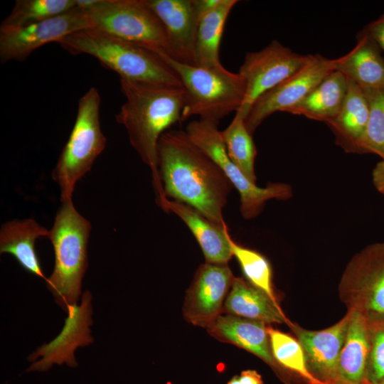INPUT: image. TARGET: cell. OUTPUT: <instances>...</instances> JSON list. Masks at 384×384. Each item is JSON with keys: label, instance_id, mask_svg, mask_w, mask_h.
<instances>
[{"label": "cell", "instance_id": "cell-1", "mask_svg": "<svg viewBox=\"0 0 384 384\" xmlns=\"http://www.w3.org/2000/svg\"><path fill=\"white\" fill-rule=\"evenodd\" d=\"M157 166L166 198L191 206L215 224L225 225L223 210L233 186L185 131L170 129L161 135Z\"/></svg>", "mask_w": 384, "mask_h": 384}, {"label": "cell", "instance_id": "cell-2", "mask_svg": "<svg viewBox=\"0 0 384 384\" xmlns=\"http://www.w3.org/2000/svg\"><path fill=\"white\" fill-rule=\"evenodd\" d=\"M119 79L126 100L115 119L124 127L132 146L151 169L158 202L166 196L158 171L157 145L164 132L181 122L184 89Z\"/></svg>", "mask_w": 384, "mask_h": 384}, {"label": "cell", "instance_id": "cell-3", "mask_svg": "<svg viewBox=\"0 0 384 384\" xmlns=\"http://www.w3.org/2000/svg\"><path fill=\"white\" fill-rule=\"evenodd\" d=\"M56 43L70 54L92 55L119 78L183 87L175 71L156 53L97 28L71 33Z\"/></svg>", "mask_w": 384, "mask_h": 384}, {"label": "cell", "instance_id": "cell-4", "mask_svg": "<svg viewBox=\"0 0 384 384\" xmlns=\"http://www.w3.org/2000/svg\"><path fill=\"white\" fill-rule=\"evenodd\" d=\"M55 264L46 279L47 287L65 310L75 306L82 280L88 267L87 243L90 223L75 208L73 201L61 203L49 230Z\"/></svg>", "mask_w": 384, "mask_h": 384}, {"label": "cell", "instance_id": "cell-5", "mask_svg": "<svg viewBox=\"0 0 384 384\" xmlns=\"http://www.w3.org/2000/svg\"><path fill=\"white\" fill-rule=\"evenodd\" d=\"M178 76L184 89L181 122L193 116L218 125L232 112H237L245 95V82L239 73L224 67L208 68L174 60L159 54Z\"/></svg>", "mask_w": 384, "mask_h": 384}, {"label": "cell", "instance_id": "cell-6", "mask_svg": "<svg viewBox=\"0 0 384 384\" xmlns=\"http://www.w3.org/2000/svg\"><path fill=\"white\" fill-rule=\"evenodd\" d=\"M101 97L91 87L79 100L75 121L52 172L59 186L60 201H72L77 182L89 172L106 146L100 120Z\"/></svg>", "mask_w": 384, "mask_h": 384}, {"label": "cell", "instance_id": "cell-7", "mask_svg": "<svg viewBox=\"0 0 384 384\" xmlns=\"http://www.w3.org/2000/svg\"><path fill=\"white\" fill-rule=\"evenodd\" d=\"M95 27L117 38L166 53L164 26L144 0H82Z\"/></svg>", "mask_w": 384, "mask_h": 384}, {"label": "cell", "instance_id": "cell-8", "mask_svg": "<svg viewBox=\"0 0 384 384\" xmlns=\"http://www.w3.org/2000/svg\"><path fill=\"white\" fill-rule=\"evenodd\" d=\"M188 137L221 169L240 196V213L245 219L257 217L270 199L287 200L292 196L290 185L269 183L260 187L250 180L229 157L218 124L201 119L186 127Z\"/></svg>", "mask_w": 384, "mask_h": 384}, {"label": "cell", "instance_id": "cell-9", "mask_svg": "<svg viewBox=\"0 0 384 384\" xmlns=\"http://www.w3.org/2000/svg\"><path fill=\"white\" fill-rule=\"evenodd\" d=\"M311 55L294 53L276 40L261 50L247 53L239 70L245 82V95L235 115L245 119L262 95L299 71Z\"/></svg>", "mask_w": 384, "mask_h": 384}, {"label": "cell", "instance_id": "cell-10", "mask_svg": "<svg viewBox=\"0 0 384 384\" xmlns=\"http://www.w3.org/2000/svg\"><path fill=\"white\" fill-rule=\"evenodd\" d=\"M95 27L89 14L75 6L53 18L22 26H0V60H25L34 50L77 31Z\"/></svg>", "mask_w": 384, "mask_h": 384}, {"label": "cell", "instance_id": "cell-11", "mask_svg": "<svg viewBox=\"0 0 384 384\" xmlns=\"http://www.w3.org/2000/svg\"><path fill=\"white\" fill-rule=\"evenodd\" d=\"M332 59L320 54L312 55L299 71L262 95L251 107L245 123L252 135L269 116L285 112L301 102L331 71Z\"/></svg>", "mask_w": 384, "mask_h": 384}, {"label": "cell", "instance_id": "cell-12", "mask_svg": "<svg viewBox=\"0 0 384 384\" xmlns=\"http://www.w3.org/2000/svg\"><path fill=\"white\" fill-rule=\"evenodd\" d=\"M345 283L356 294L359 310L371 325L384 323V242L368 245L349 265Z\"/></svg>", "mask_w": 384, "mask_h": 384}, {"label": "cell", "instance_id": "cell-13", "mask_svg": "<svg viewBox=\"0 0 384 384\" xmlns=\"http://www.w3.org/2000/svg\"><path fill=\"white\" fill-rule=\"evenodd\" d=\"M158 16L167 36L166 54L174 60L197 65L196 43L201 12L196 0H144Z\"/></svg>", "mask_w": 384, "mask_h": 384}, {"label": "cell", "instance_id": "cell-14", "mask_svg": "<svg viewBox=\"0 0 384 384\" xmlns=\"http://www.w3.org/2000/svg\"><path fill=\"white\" fill-rule=\"evenodd\" d=\"M235 279L227 264L201 265L186 292L183 313L190 323L208 328L220 315Z\"/></svg>", "mask_w": 384, "mask_h": 384}, {"label": "cell", "instance_id": "cell-15", "mask_svg": "<svg viewBox=\"0 0 384 384\" xmlns=\"http://www.w3.org/2000/svg\"><path fill=\"white\" fill-rule=\"evenodd\" d=\"M158 205L166 213H174L187 225L199 244L206 262L228 264L233 253L226 225L215 224L191 206L166 197Z\"/></svg>", "mask_w": 384, "mask_h": 384}, {"label": "cell", "instance_id": "cell-16", "mask_svg": "<svg viewBox=\"0 0 384 384\" xmlns=\"http://www.w3.org/2000/svg\"><path fill=\"white\" fill-rule=\"evenodd\" d=\"M332 60L334 70L364 92L384 91V58L378 44L365 29L358 34L351 51Z\"/></svg>", "mask_w": 384, "mask_h": 384}, {"label": "cell", "instance_id": "cell-17", "mask_svg": "<svg viewBox=\"0 0 384 384\" xmlns=\"http://www.w3.org/2000/svg\"><path fill=\"white\" fill-rule=\"evenodd\" d=\"M265 324L231 314L219 315L207 329L218 340L242 348L273 364L274 357Z\"/></svg>", "mask_w": 384, "mask_h": 384}, {"label": "cell", "instance_id": "cell-18", "mask_svg": "<svg viewBox=\"0 0 384 384\" xmlns=\"http://www.w3.org/2000/svg\"><path fill=\"white\" fill-rule=\"evenodd\" d=\"M49 234L33 218L7 221L0 230V252L11 255L26 272L46 280L35 242L38 238H48Z\"/></svg>", "mask_w": 384, "mask_h": 384}, {"label": "cell", "instance_id": "cell-19", "mask_svg": "<svg viewBox=\"0 0 384 384\" xmlns=\"http://www.w3.org/2000/svg\"><path fill=\"white\" fill-rule=\"evenodd\" d=\"M348 80L341 73L331 71L301 102L285 112L303 115L311 119L332 121L344 102Z\"/></svg>", "mask_w": 384, "mask_h": 384}, {"label": "cell", "instance_id": "cell-20", "mask_svg": "<svg viewBox=\"0 0 384 384\" xmlns=\"http://www.w3.org/2000/svg\"><path fill=\"white\" fill-rule=\"evenodd\" d=\"M351 315L336 325L319 331L297 330L301 345L312 366L326 375L338 370V361L344 344Z\"/></svg>", "mask_w": 384, "mask_h": 384}, {"label": "cell", "instance_id": "cell-21", "mask_svg": "<svg viewBox=\"0 0 384 384\" xmlns=\"http://www.w3.org/2000/svg\"><path fill=\"white\" fill-rule=\"evenodd\" d=\"M348 80V90L336 117L327 124L336 142L346 151L359 153V144L369 117V105L365 92Z\"/></svg>", "mask_w": 384, "mask_h": 384}, {"label": "cell", "instance_id": "cell-22", "mask_svg": "<svg viewBox=\"0 0 384 384\" xmlns=\"http://www.w3.org/2000/svg\"><path fill=\"white\" fill-rule=\"evenodd\" d=\"M370 324L356 309L351 314L347 334L338 361V371L347 380L357 384L363 378L370 351Z\"/></svg>", "mask_w": 384, "mask_h": 384}, {"label": "cell", "instance_id": "cell-23", "mask_svg": "<svg viewBox=\"0 0 384 384\" xmlns=\"http://www.w3.org/2000/svg\"><path fill=\"white\" fill-rule=\"evenodd\" d=\"M230 288L223 306L228 314L265 323L284 321L277 304L260 289L236 277Z\"/></svg>", "mask_w": 384, "mask_h": 384}, {"label": "cell", "instance_id": "cell-24", "mask_svg": "<svg viewBox=\"0 0 384 384\" xmlns=\"http://www.w3.org/2000/svg\"><path fill=\"white\" fill-rule=\"evenodd\" d=\"M236 0H218L211 9L204 12L198 23L196 58L198 66L221 68L220 46L225 24Z\"/></svg>", "mask_w": 384, "mask_h": 384}, {"label": "cell", "instance_id": "cell-25", "mask_svg": "<svg viewBox=\"0 0 384 384\" xmlns=\"http://www.w3.org/2000/svg\"><path fill=\"white\" fill-rule=\"evenodd\" d=\"M220 132L232 161L250 180L256 183L255 160L257 150L245 119L235 115L230 124Z\"/></svg>", "mask_w": 384, "mask_h": 384}, {"label": "cell", "instance_id": "cell-26", "mask_svg": "<svg viewBox=\"0 0 384 384\" xmlns=\"http://www.w3.org/2000/svg\"><path fill=\"white\" fill-rule=\"evenodd\" d=\"M76 6V0H16L3 26H26L58 16Z\"/></svg>", "mask_w": 384, "mask_h": 384}, {"label": "cell", "instance_id": "cell-27", "mask_svg": "<svg viewBox=\"0 0 384 384\" xmlns=\"http://www.w3.org/2000/svg\"><path fill=\"white\" fill-rule=\"evenodd\" d=\"M230 241L233 256L238 261L245 277L277 303L272 288V270L267 260L256 251L238 245L231 238Z\"/></svg>", "mask_w": 384, "mask_h": 384}, {"label": "cell", "instance_id": "cell-28", "mask_svg": "<svg viewBox=\"0 0 384 384\" xmlns=\"http://www.w3.org/2000/svg\"><path fill=\"white\" fill-rule=\"evenodd\" d=\"M364 92L368 101L369 117L359 144V153L375 154L384 160V91Z\"/></svg>", "mask_w": 384, "mask_h": 384}, {"label": "cell", "instance_id": "cell-29", "mask_svg": "<svg viewBox=\"0 0 384 384\" xmlns=\"http://www.w3.org/2000/svg\"><path fill=\"white\" fill-rule=\"evenodd\" d=\"M268 334L274 359L299 373L312 384H322L308 370L304 349L297 341L277 330L269 329Z\"/></svg>", "mask_w": 384, "mask_h": 384}, {"label": "cell", "instance_id": "cell-30", "mask_svg": "<svg viewBox=\"0 0 384 384\" xmlns=\"http://www.w3.org/2000/svg\"><path fill=\"white\" fill-rule=\"evenodd\" d=\"M370 328V380L373 384H378L384 378V323L372 325Z\"/></svg>", "mask_w": 384, "mask_h": 384}, {"label": "cell", "instance_id": "cell-31", "mask_svg": "<svg viewBox=\"0 0 384 384\" xmlns=\"http://www.w3.org/2000/svg\"><path fill=\"white\" fill-rule=\"evenodd\" d=\"M384 53V15L364 28Z\"/></svg>", "mask_w": 384, "mask_h": 384}, {"label": "cell", "instance_id": "cell-32", "mask_svg": "<svg viewBox=\"0 0 384 384\" xmlns=\"http://www.w3.org/2000/svg\"><path fill=\"white\" fill-rule=\"evenodd\" d=\"M372 180L375 189L384 196V160L375 166L372 172Z\"/></svg>", "mask_w": 384, "mask_h": 384}, {"label": "cell", "instance_id": "cell-33", "mask_svg": "<svg viewBox=\"0 0 384 384\" xmlns=\"http://www.w3.org/2000/svg\"><path fill=\"white\" fill-rule=\"evenodd\" d=\"M239 378L241 384H262L261 375L253 370L242 371Z\"/></svg>", "mask_w": 384, "mask_h": 384}, {"label": "cell", "instance_id": "cell-34", "mask_svg": "<svg viewBox=\"0 0 384 384\" xmlns=\"http://www.w3.org/2000/svg\"><path fill=\"white\" fill-rule=\"evenodd\" d=\"M227 384H241L239 375H235L233 377Z\"/></svg>", "mask_w": 384, "mask_h": 384}, {"label": "cell", "instance_id": "cell-35", "mask_svg": "<svg viewBox=\"0 0 384 384\" xmlns=\"http://www.w3.org/2000/svg\"><path fill=\"white\" fill-rule=\"evenodd\" d=\"M378 384H384V378Z\"/></svg>", "mask_w": 384, "mask_h": 384}]
</instances>
